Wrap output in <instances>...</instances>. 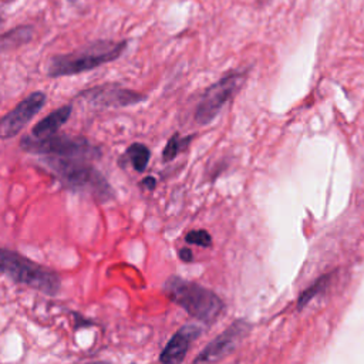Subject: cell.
<instances>
[{
    "label": "cell",
    "mask_w": 364,
    "mask_h": 364,
    "mask_svg": "<svg viewBox=\"0 0 364 364\" xmlns=\"http://www.w3.org/2000/svg\"><path fill=\"white\" fill-rule=\"evenodd\" d=\"M40 162L68 191L84 193L98 202H108L115 198V191L105 176L82 158L40 156Z\"/></svg>",
    "instance_id": "1"
},
{
    "label": "cell",
    "mask_w": 364,
    "mask_h": 364,
    "mask_svg": "<svg viewBox=\"0 0 364 364\" xmlns=\"http://www.w3.org/2000/svg\"><path fill=\"white\" fill-rule=\"evenodd\" d=\"M127 47V40H98L71 53L53 55L47 65V75L58 78L91 71L119 58Z\"/></svg>",
    "instance_id": "2"
},
{
    "label": "cell",
    "mask_w": 364,
    "mask_h": 364,
    "mask_svg": "<svg viewBox=\"0 0 364 364\" xmlns=\"http://www.w3.org/2000/svg\"><path fill=\"white\" fill-rule=\"evenodd\" d=\"M164 291L172 303L205 324L213 323L223 310V301L216 293L179 276H169L164 283Z\"/></svg>",
    "instance_id": "3"
},
{
    "label": "cell",
    "mask_w": 364,
    "mask_h": 364,
    "mask_svg": "<svg viewBox=\"0 0 364 364\" xmlns=\"http://www.w3.org/2000/svg\"><path fill=\"white\" fill-rule=\"evenodd\" d=\"M0 273L14 283L28 286L47 296H57L61 290V277L57 272L11 249L0 247Z\"/></svg>",
    "instance_id": "4"
},
{
    "label": "cell",
    "mask_w": 364,
    "mask_h": 364,
    "mask_svg": "<svg viewBox=\"0 0 364 364\" xmlns=\"http://www.w3.org/2000/svg\"><path fill=\"white\" fill-rule=\"evenodd\" d=\"M20 146L23 151L38 156H65L91 161L102 155L101 148L84 136H68L57 134L44 138L26 135L21 138Z\"/></svg>",
    "instance_id": "5"
},
{
    "label": "cell",
    "mask_w": 364,
    "mask_h": 364,
    "mask_svg": "<svg viewBox=\"0 0 364 364\" xmlns=\"http://www.w3.org/2000/svg\"><path fill=\"white\" fill-rule=\"evenodd\" d=\"M246 78V71H230L220 80L213 82L200 95L193 118L199 125H208L212 122L226 102L237 92Z\"/></svg>",
    "instance_id": "6"
},
{
    "label": "cell",
    "mask_w": 364,
    "mask_h": 364,
    "mask_svg": "<svg viewBox=\"0 0 364 364\" xmlns=\"http://www.w3.org/2000/svg\"><path fill=\"white\" fill-rule=\"evenodd\" d=\"M77 98L95 107L105 108H122L129 105H136L146 100V95L119 84H102L87 90H82Z\"/></svg>",
    "instance_id": "7"
},
{
    "label": "cell",
    "mask_w": 364,
    "mask_h": 364,
    "mask_svg": "<svg viewBox=\"0 0 364 364\" xmlns=\"http://www.w3.org/2000/svg\"><path fill=\"white\" fill-rule=\"evenodd\" d=\"M47 95L43 91H34L21 100L11 111L0 118V139L16 136L44 107Z\"/></svg>",
    "instance_id": "8"
},
{
    "label": "cell",
    "mask_w": 364,
    "mask_h": 364,
    "mask_svg": "<svg viewBox=\"0 0 364 364\" xmlns=\"http://www.w3.org/2000/svg\"><path fill=\"white\" fill-rule=\"evenodd\" d=\"M250 324L245 320L233 321L222 334L213 338L195 358L193 363H209L218 361L222 357L228 355L240 340L249 333Z\"/></svg>",
    "instance_id": "9"
},
{
    "label": "cell",
    "mask_w": 364,
    "mask_h": 364,
    "mask_svg": "<svg viewBox=\"0 0 364 364\" xmlns=\"http://www.w3.org/2000/svg\"><path fill=\"white\" fill-rule=\"evenodd\" d=\"M200 328L193 324L182 326L166 343L159 354V361L164 364H176L185 360V355L193 341L200 336Z\"/></svg>",
    "instance_id": "10"
},
{
    "label": "cell",
    "mask_w": 364,
    "mask_h": 364,
    "mask_svg": "<svg viewBox=\"0 0 364 364\" xmlns=\"http://www.w3.org/2000/svg\"><path fill=\"white\" fill-rule=\"evenodd\" d=\"M71 112H73L71 104H67V105H63V107L54 109L53 112H50L47 117L40 119L33 127L31 135L34 138H44V136L57 134V131L61 128V125H64L68 121V118L71 117Z\"/></svg>",
    "instance_id": "11"
},
{
    "label": "cell",
    "mask_w": 364,
    "mask_h": 364,
    "mask_svg": "<svg viewBox=\"0 0 364 364\" xmlns=\"http://www.w3.org/2000/svg\"><path fill=\"white\" fill-rule=\"evenodd\" d=\"M33 36L34 28L31 26H17L0 34V54L27 44L31 41Z\"/></svg>",
    "instance_id": "12"
},
{
    "label": "cell",
    "mask_w": 364,
    "mask_h": 364,
    "mask_svg": "<svg viewBox=\"0 0 364 364\" xmlns=\"http://www.w3.org/2000/svg\"><path fill=\"white\" fill-rule=\"evenodd\" d=\"M124 156L131 162L132 168L136 172H144L148 166V162L151 158V151L145 144L134 142L127 148Z\"/></svg>",
    "instance_id": "13"
},
{
    "label": "cell",
    "mask_w": 364,
    "mask_h": 364,
    "mask_svg": "<svg viewBox=\"0 0 364 364\" xmlns=\"http://www.w3.org/2000/svg\"><path fill=\"white\" fill-rule=\"evenodd\" d=\"M192 135L189 136H181L178 132H175L166 142V145L164 146V151H162V161L164 162H169L172 161L176 155H179L188 145L189 142L192 141Z\"/></svg>",
    "instance_id": "14"
},
{
    "label": "cell",
    "mask_w": 364,
    "mask_h": 364,
    "mask_svg": "<svg viewBox=\"0 0 364 364\" xmlns=\"http://www.w3.org/2000/svg\"><path fill=\"white\" fill-rule=\"evenodd\" d=\"M333 274H324L321 276L320 279H317L307 290H304L300 297H299V301H297V307L299 309H303L307 303H310L316 296H318L330 283Z\"/></svg>",
    "instance_id": "15"
},
{
    "label": "cell",
    "mask_w": 364,
    "mask_h": 364,
    "mask_svg": "<svg viewBox=\"0 0 364 364\" xmlns=\"http://www.w3.org/2000/svg\"><path fill=\"white\" fill-rule=\"evenodd\" d=\"M185 242L192 243V245H198L200 247H210L212 246V236L205 229L191 230V232L186 233Z\"/></svg>",
    "instance_id": "16"
},
{
    "label": "cell",
    "mask_w": 364,
    "mask_h": 364,
    "mask_svg": "<svg viewBox=\"0 0 364 364\" xmlns=\"http://www.w3.org/2000/svg\"><path fill=\"white\" fill-rule=\"evenodd\" d=\"M178 255H179V259H181L182 262H185V263H191V262L193 260V253H192V250L188 249V247H182Z\"/></svg>",
    "instance_id": "17"
},
{
    "label": "cell",
    "mask_w": 364,
    "mask_h": 364,
    "mask_svg": "<svg viewBox=\"0 0 364 364\" xmlns=\"http://www.w3.org/2000/svg\"><path fill=\"white\" fill-rule=\"evenodd\" d=\"M141 186H144L148 191H154V188L156 186V181L154 176H146L141 181Z\"/></svg>",
    "instance_id": "18"
},
{
    "label": "cell",
    "mask_w": 364,
    "mask_h": 364,
    "mask_svg": "<svg viewBox=\"0 0 364 364\" xmlns=\"http://www.w3.org/2000/svg\"><path fill=\"white\" fill-rule=\"evenodd\" d=\"M1 23H3V18H1V17H0V24H1Z\"/></svg>",
    "instance_id": "19"
}]
</instances>
